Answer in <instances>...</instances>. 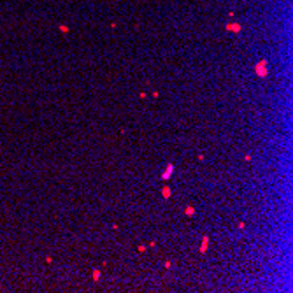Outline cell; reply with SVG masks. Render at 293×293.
Returning a JSON list of instances; mask_svg holds the SVG:
<instances>
[{
  "label": "cell",
  "mask_w": 293,
  "mask_h": 293,
  "mask_svg": "<svg viewBox=\"0 0 293 293\" xmlns=\"http://www.w3.org/2000/svg\"><path fill=\"white\" fill-rule=\"evenodd\" d=\"M161 195H163V198H169V197H170V188H163V190H161Z\"/></svg>",
  "instance_id": "5b68a950"
},
{
  "label": "cell",
  "mask_w": 293,
  "mask_h": 293,
  "mask_svg": "<svg viewBox=\"0 0 293 293\" xmlns=\"http://www.w3.org/2000/svg\"><path fill=\"white\" fill-rule=\"evenodd\" d=\"M184 212H186V216H193V214H195V207H193V205H190V207H186Z\"/></svg>",
  "instance_id": "8992f818"
},
{
  "label": "cell",
  "mask_w": 293,
  "mask_h": 293,
  "mask_svg": "<svg viewBox=\"0 0 293 293\" xmlns=\"http://www.w3.org/2000/svg\"><path fill=\"white\" fill-rule=\"evenodd\" d=\"M100 279V270H93V281H98Z\"/></svg>",
  "instance_id": "52a82bcc"
},
{
  "label": "cell",
  "mask_w": 293,
  "mask_h": 293,
  "mask_svg": "<svg viewBox=\"0 0 293 293\" xmlns=\"http://www.w3.org/2000/svg\"><path fill=\"white\" fill-rule=\"evenodd\" d=\"M207 242H209V237H204V239H202V246H200V251H202V253L207 251Z\"/></svg>",
  "instance_id": "3957f363"
},
{
  "label": "cell",
  "mask_w": 293,
  "mask_h": 293,
  "mask_svg": "<svg viewBox=\"0 0 293 293\" xmlns=\"http://www.w3.org/2000/svg\"><path fill=\"white\" fill-rule=\"evenodd\" d=\"M137 251H139V253H144V251H146V248H144V246H139V248H137Z\"/></svg>",
  "instance_id": "ba28073f"
},
{
  "label": "cell",
  "mask_w": 293,
  "mask_h": 293,
  "mask_svg": "<svg viewBox=\"0 0 293 293\" xmlns=\"http://www.w3.org/2000/svg\"><path fill=\"white\" fill-rule=\"evenodd\" d=\"M226 30H232V32H240V25H226Z\"/></svg>",
  "instance_id": "277c9868"
},
{
  "label": "cell",
  "mask_w": 293,
  "mask_h": 293,
  "mask_svg": "<svg viewBox=\"0 0 293 293\" xmlns=\"http://www.w3.org/2000/svg\"><path fill=\"white\" fill-rule=\"evenodd\" d=\"M254 74L258 77H267L269 76V68H267V60H262L258 65H254Z\"/></svg>",
  "instance_id": "6da1fadb"
},
{
  "label": "cell",
  "mask_w": 293,
  "mask_h": 293,
  "mask_svg": "<svg viewBox=\"0 0 293 293\" xmlns=\"http://www.w3.org/2000/svg\"><path fill=\"white\" fill-rule=\"evenodd\" d=\"M172 174H174V165H172V163H169V165H167V169L163 170V174H161V179H163V181L170 179Z\"/></svg>",
  "instance_id": "7a4b0ae2"
}]
</instances>
